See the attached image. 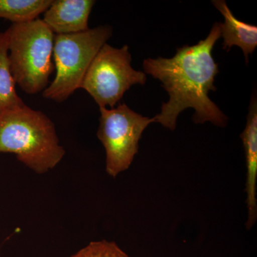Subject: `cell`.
<instances>
[{
    "label": "cell",
    "instance_id": "obj_4",
    "mask_svg": "<svg viewBox=\"0 0 257 257\" xmlns=\"http://www.w3.org/2000/svg\"><path fill=\"white\" fill-rule=\"evenodd\" d=\"M112 35L110 26H99L69 35H55L53 60L56 75L42 92L50 100L62 102L80 89L88 69Z\"/></svg>",
    "mask_w": 257,
    "mask_h": 257
},
{
    "label": "cell",
    "instance_id": "obj_1",
    "mask_svg": "<svg viewBox=\"0 0 257 257\" xmlns=\"http://www.w3.org/2000/svg\"><path fill=\"white\" fill-rule=\"evenodd\" d=\"M220 37L219 23H216L205 40L177 49L172 58L144 61L145 73L159 79L169 94V101L162 104L160 113L154 116L155 122L175 130L179 114L193 108L195 110L193 121L196 124L210 121L216 126H226L227 116L209 97L210 91L216 90L214 81L219 68L212 50Z\"/></svg>",
    "mask_w": 257,
    "mask_h": 257
},
{
    "label": "cell",
    "instance_id": "obj_8",
    "mask_svg": "<svg viewBox=\"0 0 257 257\" xmlns=\"http://www.w3.org/2000/svg\"><path fill=\"white\" fill-rule=\"evenodd\" d=\"M247 121L244 130L241 133L245 156H246V185L247 194L246 204L248 219L246 228L251 229L257 218L256 179H257V101L256 96H252L250 102Z\"/></svg>",
    "mask_w": 257,
    "mask_h": 257
},
{
    "label": "cell",
    "instance_id": "obj_3",
    "mask_svg": "<svg viewBox=\"0 0 257 257\" xmlns=\"http://www.w3.org/2000/svg\"><path fill=\"white\" fill-rule=\"evenodd\" d=\"M7 30L10 71L15 83L27 94L43 92L55 69V34L40 19L13 24Z\"/></svg>",
    "mask_w": 257,
    "mask_h": 257
},
{
    "label": "cell",
    "instance_id": "obj_5",
    "mask_svg": "<svg viewBox=\"0 0 257 257\" xmlns=\"http://www.w3.org/2000/svg\"><path fill=\"white\" fill-rule=\"evenodd\" d=\"M131 62L127 45L115 48L104 44L89 66L80 89L89 93L99 108L115 107L132 86L147 82L146 74L133 69Z\"/></svg>",
    "mask_w": 257,
    "mask_h": 257
},
{
    "label": "cell",
    "instance_id": "obj_9",
    "mask_svg": "<svg viewBox=\"0 0 257 257\" xmlns=\"http://www.w3.org/2000/svg\"><path fill=\"white\" fill-rule=\"evenodd\" d=\"M214 7L222 14L224 23H219L221 37H223V49L229 51L233 46H238L243 51L246 62L257 47V28L235 18L224 0L212 2Z\"/></svg>",
    "mask_w": 257,
    "mask_h": 257
},
{
    "label": "cell",
    "instance_id": "obj_7",
    "mask_svg": "<svg viewBox=\"0 0 257 257\" xmlns=\"http://www.w3.org/2000/svg\"><path fill=\"white\" fill-rule=\"evenodd\" d=\"M95 1L55 0L44 13L43 22L56 35H69L89 30L88 22Z\"/></svg>",
    "mask_w": 257,
    "mask_h": 257
},
{
    "label": "cell",
    "instance_id": "obj_11",
    "mask_svg": "<svg viewBox=\"0 0 257 257\" xmlns=\"http://www.w3.org/2000/svg\"><path fill=\"white\" fill-rule=\"evenodd\" d=\"M52 0H0V18L13 24L29 23L45 13Z\"/></svg>",
    "mask_w": 257,
    "mask_h": 257
},
{
    "label": "cell",
    "instance_id": "obj_10",
    "mask_svg": "<svg viewBox=\"0 0 257 257\" xmlns=\"http://www.w3.org/2000/svg\"><path fill=\"white\" fill-rule=\"evenodd\" d=\"M9 35L8 30L0 33V116L7 111L25 105L17 93L15 83L10 71L8 57Z\"/></svg>",
    "mask_w": 257,
    "mask_h": 257
},
{
    "label": "cell",
    "instance_id": "obj_12",
    "mask_svg": "<svg viewBox=\"0 0 257 257\" xmlns=\"http://www.w3.org/2000/svg\"><path fill=\"white\" fill-rule=\"evenodd\" d=\"M69 257H130L114 241H92Z\"/></svg>",
    "mask_w": 257,
    "mask_h": 257
},
{
    "label": "cell",
    "instance_id": "obj_2",
    "mask_svg": "<svg viewBox=\"0 0 257 257\" xmlns=\"http://www.w3.org/2000/svg\"><path fill=\"white\" fill-rule=\"evenodd\" d=\"M0 153H11L38 175L53 170L66 152L55 124L42 111L26 104L0 116Z\"/></svg>",
    "mask_w": 257,
    "mask_h": 257
},
{
    "label": "cell",
    "instance_id": "obj_6",
    "mask_svg": "<svg viewBox=\"0 0 257 257\" xmlns=\"http://www.w3.org/2000/svg\"><path fill=\"white\" fill-rule=\"evenodd\" d=\"M97 138L106 153V172L116 177L130 168L139 150L144 131L155 118L144 116L126 104L108 109L100 107Z\"/></svg>",
    "mask_w": 257,
    "mask_h": 257
}]
</instances>
